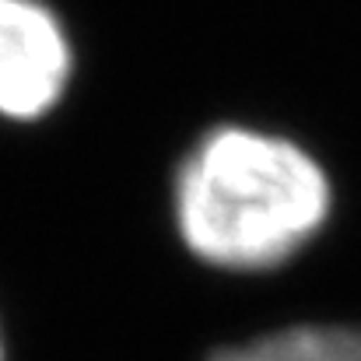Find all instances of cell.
Instances as JSON below:
<instances>
[{
  "mask_svg": "<svg viewBox=\"0 0 361 361\" xmlns=\"http://www.w3.org/2000/svg\"><path fill=\"white\" fill-rule=\"evenodd\" d=\"M211 361H361V326H291L225 348Z\"/></svg>",
  "mask_w": 361,
  "mask_h": 361,
  "instance_id": "3",
  "label": "cell"
},
{
  "mask_svg": "<svg viewBox=\"0 0 361 361\" xmlns=\"http://www.w3.org/2000/svg\"><path fill=\"white\" fill-rule=\"evenodd\" d=\"M71 39L39 0H0V116L39 120L71 85Z\"/></svg>",
  "mask_w": 361,
  "mask_h": 361,
  "instance_id": "2",
  "label": "cell"
},
{
  "mask_svg": "<svg viewBox=\"0 0 361 361\" xmlns=\"http://www.w3.org/2000/svg\"><path fill=\"white\" fill-rule=\"evenodd\" d=\"M326 169L291 137L214 126L183 158L172 186L176 228L221 270H267L295 256L330 218Z\"/></svg>",
  "mask_w": 361,
  "mask_h": 361,
  "instance_id": "1",
  "label": "cell"
},
{
  "mask_svg": "<svg viewBox=\"0 0 361 361\" xmlns=\"http://www.w3.org/2000/svg\"><path fill=\"white\" fill-rule=\"evenodd\" d=\"M0 361H4V351H0Z\"/></svg>",
  "mask_w": 361,
  "mask_h": 361,
  "instance_id": "4",
  "label": "cell"
}]
</instances>
